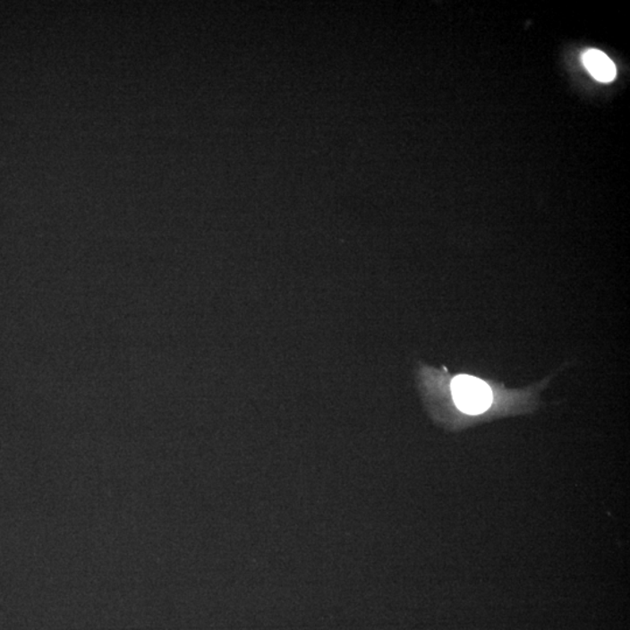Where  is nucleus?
Listing matches in <instances>:
<instances>
[{"label": "nucleus", "mask_w": 630, "mask_h": 630, "mask_svg": "<svg viewBox=\"0 0 630 630\" xmlns=\"http://www.w3.org/2000/svg\"><path fill=\"white\" fill-rule=\"evenodd\" d=\"M452 395L459 410L467 414H481L493 402L490 387L482 379L460 375L452 381Z\"/></svg>", "instance_id": "obj_1"}, {"label": "nucleus", "mask_w": 630, "mask_h": 630, "mask_svg": "<svg viewBox=\"0 0 630 630\" xmlns=\"http://www.w3.org/2000/svg\"><path fill=\"white\" fill-rule=\"evenodd\" d=\"M583 63L595 80L600 82H612L617 76V67L605 53L590 49L583 55Z\"/></svg>", "instance_id": "obj_2"}]
</instances>
